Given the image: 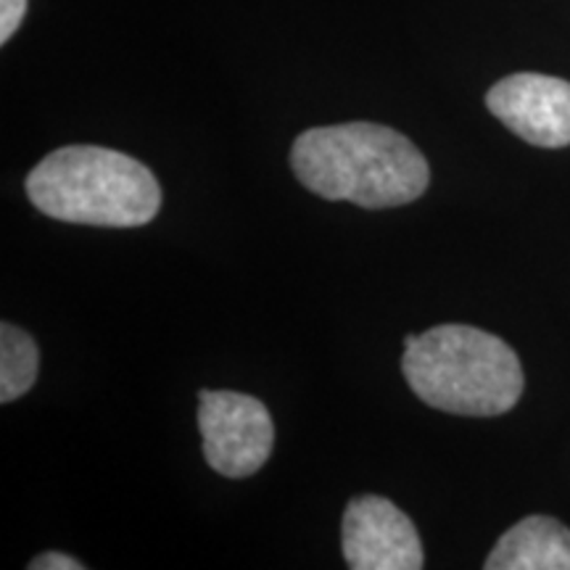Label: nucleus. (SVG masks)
<instances>
[{"label":"nucleus","instance_id":"obj_1","mask_svg":"<svg viewBox=\"0 0 570 570\" xmlns=\"http://www.w3.org/2000/svg\"><path fill=\"white\" fill-rule=\"evenodd\" d=\"M291 167L312 194L365 209L415 202L431 183V169L415 142L373 122L302 132L291 148Z\"/></svg>","mask_w":570,"mask_h":570},{"label":"nucleus","instance_id":"obj_2","mask_svg":"<svg viewBox=\"0 0 570 570\" xmlns=\"http://www.w3.org/2000/svg\"><path fill=\"white\" fill-rule=\"evenodd\" d=\"M402 373L428 407L497 417L523 396V367L502 338L473 325H436L404 336Z\"/></svg>","mask_w":570,"mask_h":570},{"label":"nucleus","instance_id":"obj_3","mask_svg":"<svg viewBox=\"0 0 570 570\" xmlns=\"http://www.w3.org/2000/svg\"><path fill=\"white\" fill-rule=\"evenodd\" d=\"M27 196L59 223L140 227L161 209L151 169L101 146H67L48 154L27 177Z\"/></svg>","mask_w":570,"mask_h":570},{"label":"nucleus","instance_id":"obj_4","mask_svg":"<svg viewBox=\"0 0 570 570\" xmlns=\"http://www.w3.org/2000/svg\"><path fill=\"white\" fill-rule=\"evenodd\" d=\"M198 428L204 458L225 479H248L265 468L275 444V425L256 396L235 391H198Z\"/></svg>","mask_w":570,"mask_h":570},{"label":"nucleus","instance_id":"obj_5","mask_svg":"<svg viewBox=\"0 0 570 570\" xmlns=\"http://www.w3.org/2000/svg\"><path fill=\"white\" fill-rule=\"evenodd\" d=\"M341 544L352 570H420L425 560L412 520L386 497L375 494L348 502Z\"/></svg>","mask_w":570,"mask_h":570},{"label":"nucleus","instance_id":"obj_6","mask_svg":"<svg viewBox=\"0 0 570 570\" xmlns=\"http://www.w3.org/2000/svg\"><path fill=\"white\" fill-rule=\"evenodd\" d=\"M489 111L518 138L539 148L570 146V82L518 71L487 92Z\"/></svg>","mask_w":570,"mask_h":570},{"label":"nucleus","instance_id":"obj_7","mask_svg":"<svg viewBox=\"0 0 570 570\" xmlns=\"http://www.w3.org/2000/svg\"><path fill=\"white\" fill-rule=\"evenodd\" d=\"M487 570H570V529L560 520L531 515L504 533L483 562Z\"/></svg>","mask_w":570,"mask_h":570},{"label":"nucleus","instance_id":"obj_8","mask_svg":"<svg viewBox=\"0 0 570 570\" xmlns=\"http://www.w3.org/2000/svg\"><path fill=\"white\" fill-rule=\"evenodd\" d=\"M38 346L32 336L11 323L0 325V402L24 396L38 381Z\"/></svg>","mask_w":570,"mask_h":570},{"label":"nucleus","instance_id":"obj_9","mask_svg":"<svg viewBox=\"0 0 570 570\" xmlns=\"http://www.w3.org/2000/svg\"><path fill=\"white\" fill-rule=\"evenodd\" d=\"M27 0H0V42H9L24 21Z\"/></svg>","mask_w":570,"mask_h":570},{"label":"nucleus","instance_id":"obj_10","mask_svg":"<svg viewBox=\"0 0 570 570\" xmlns=\"http://www.w3.org/2000/svg\"><path fill=\"white\" fill-rule=\"evenodd\" d=\"M85 566L80 560L69 558L61 552H46L30 560V570H82Z\"/></svg>","mask_w":570,"mask_h":570}]
</instances>
